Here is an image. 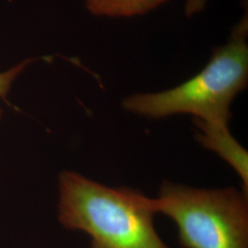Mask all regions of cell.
I'll return each instance as SVG.
<instances>
[{"mask_svg":"<svg viewBox=\"0 0 248 248\" xmlns=\"http://www.w3.org/2000/svg\"><path fill=\"white\" fill-rule=\"evenodd\" d=\"M196 138L204 148L215 152L238 174L243 191L248 194V154L230 133L229 128L213 127L194 122Z\"/></svg>","mask_w":248,"mask_h":248,"instance_id":"cell-4","label":"cell"},{"mask_svg":"<svg viewBox=\"0 0 248 248\" xmlns=\"http://www.w3.org/2000/svg\"><path fill=\"white\" fill-rule=\"evenodd\" d=\"M58 219L91 237L90 248H169L154 225L150 199L130 187H110L72 171L59 176Z\"/></svg>","mask_w":248,"mask_h":248,"instance_id":"cell-1","label":"cell"},{"mask_svg":"<svg viewBox=\"0 0 248 248\" xmlns=\"http://www.w3.org/2000/svg\"><path fill=\"white\" fill-rule=\"evenodd\" d=\"M31 62V60H25L24 62L18 63V65L12 67L9 71L0 73V98H5L13 81L18 77L24 68ZM2 117V109L0 108V118Z\"/></svg>","mask_w":248,"mask_h":248,"instance_id":"cell-6","label":"cell"},{"mask_svg":"<svg viewBox=\"0 0 248 248\" xmlns=\"http://www.w3.org/2000/svg\"><path fill=\"white\" fill-rule=\"evenodd\" d=\"M248 84V15H243L224 45L217 47L203 68L176 88L124 98L125 110L159 120L190 114L200 124L229 128L231 104Z\"/></svg>","mask_w":248,"mask_h":248,"instance_id":"cell-2","label":"cell"},{"mask_svg":"<svg viewBox=\"0 0 248 248\" xmlns=\"http://www.w3.org/2000/svg\"><path fill=\"white\" fill-rule=\"evenodd\" d=\"M177 227L183 248H248V194L233 186L204 189L165 180L150 199Z\"/></svg>","mask_w":248,"mask_h":248,"instance_id":"cell-3","label":"cell"},{"mask_svg":"<svg viewBox=\"0 0 248 248\" xmlns=\"http://www.w3.org/2000/svg\"><path fill=\"white\" fill-rule=\"evenodd\" d=\"M169 0H86L89 12L98 17L130 18L143 15Z\"/></svg>","mask_w":248,"mask_h":248,"instance_id":"cell-5","label":"cell"},{"mask_svg":"<svg viewBox=\"0 0 248 248\" xmlns=\"http://www.w3.org/2000/svg\"><path fill=\"white\" fill-rule=\"evenodd\" d=\"M208 0H185V15L193 17L201 13L207 5Z\"/></svg>","mask_w":248,"mask_h":248,"instance_id":"cell-7","label":"cell"}]
</instances>
